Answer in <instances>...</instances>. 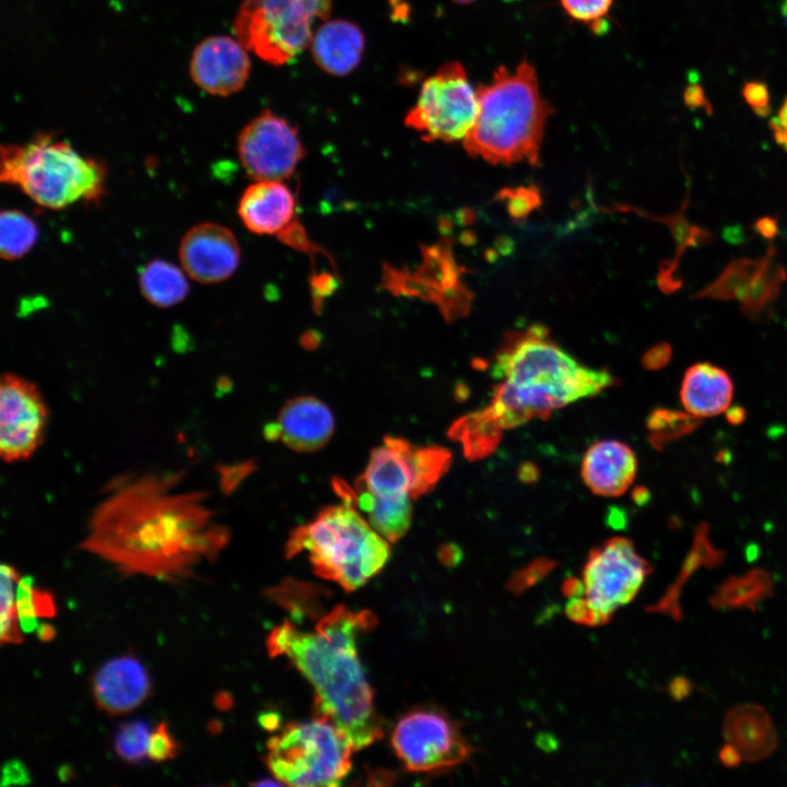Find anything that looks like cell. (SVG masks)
Here are the masks:
<instances>
[{"label": "cell", "instance_id": "obj_1", "mask_svg": "<svg viewBox=\"0 0 787 787\" xmlns=\"http://www.w3.org/2000/svg\"><path fill=\"white\" fill-rule=\"evenodd\" d=\"M183 471L120 475L109 482L87 520L80 549L122 576L179 583L202 560L227 544V527L214 521L209 493L180 489Z\"/></svg>", "mask_w": 787, "mask_h": 787}, {"label": "cell", "instance_id": "obj_2", "mask_svg": "<svg viewBox=\"0 0 787 787\" xmlns=\"http://www.w3.org/2000/svg\"><path fill=\"white\" fill-rule=\"evenodd\" d=\"M374 615L336 607L315 626L303 631L290 622L274 627L267 639L271 656L286 657L315 691L318 717L334 724L354 751L383 736L373 691L360 662L356 638L372 627Z\"/></svg>", "mask_w": 787, "mask_h": 787}, {"label": "cell", "instance_id": "obj_3", "mask_svg": "<svg viewBox=\"0 0 787 787\" xmlns=\"http://www.w3.org/2000/svg\"><path fill=\"white\" fill-rule=\"evenodd\" d=\"M500 380L486 407L497 425L519 426L614 384L606 369L580 364L549 337L541 325L509 332L492 368Z\"/></svg>", "mask_w": 787, "mask_h": 787}, {"label": "cell", "instance_id": "obj_4", "mask_svg": "<svg viewBox=\"0 0 787 787\" xmlns=\"http://www.w3.org/2000/svg\"><path fill=\"white\" fill-rule=\"evenodd\" d=\"M478 115L463 139L466 151L493 164H538L544 126L552 113L535 67L526 59L501 66L477 89Z\"/></svg>", "mask_w": 787, "mask_h": 787}, {"label": "cell", "instance_id": "obj_5", "mask_svg": "<svg viewBox=\"0 0 787 787\" xmlns=\"http://www.w3.org/2000/svg\"><path fill=\"white\" fill-rule=\"evenodd\" d=\"M1 181L36 204L60 210L79 201L95 203L105 193L106 168L52 134L1 148Z\"/></svg>", "mask_w": 787, "mask_h": 787}, {"label": "cell", "instance_id": "obj_6", "mask_svg": "<svg viewBox=\"0 0 787 787\" xmlns=\"http://www.w3.org/2000/svg\"><path fill=\"white\" fill-rule=\"evenodd\" d=\"M307 551L315 573L344 590L362 587L386 564L390 549L353 504L324 507L316 518L296 527L285 547L287 557Z\"/></svg>", "mask_w": 787, "mask_h": 787}, {"label": "cell", "instance_id": "obj_7", "mask_svg": "<svg viewBox=\"0 0 787 787\" xmlns=\"http://www.w3.org/2000/svg\"><path fill=\"white\" fill-rule=\"evenodd\" d=\"M650 573L651 566L632 541L623 537L604 541L590 551L582 579H568L565 585L571 597L568 618L589 625L606 623L635 598Z\"/></svg>", "mask_w": 787, "mask_h": 787}, {"label": "cell", "instance_id": "obj_8", "mask_svg": "<svg viewBox=\"0 0 787 787\" xmlns=\"http://www.w3.org/2000/svg\"><path fill=\"white\" fill-rule=\"evenodd\" d=\"M267 764L285 785L338 786L351 768L354 748L330 720L317 717L287 725L267 743Z\"/></svg>", "mask_w": 787, "mask_h": 787}, {"label": "cell", "instance_id": "obj_9", "mask_svg": "<svg viewBox=\"0 0 787 787\" xmlns=\"http://www.w3.org/2000/svg\"><path fill=\"white\" fill-rule=\"evenodd\" d=\"M330 0H243L234 22L238 42L272 64H283L312 42L315 19H328Z\"/></svg>", "mask_w": 787, "mask_h": 787}, {"label": "cell", "instance_id": "obj_10", "mask_svg": "<svg viewBox=\"0 0 787 787\" xmlns=\"http://www.w3.org/2000/svg\"><path fill=\"white\" fill-rule=\"evenodd\" d=\"M478 95L463 66L449 61L422 84L404 122L425 141L463 140L478 115Z\"/></svg>", "mask_w": 787, "mask_h": 787}, {"label": "cell", "instance_id": "obj_11", "mask_svg": "<svg viewBox=\"0 0 787 787\" xmlns=\"http://www.w3.org/2000/svg\"><path fill=\"white\" fill-rule=\"evenodd\" d=\"M391 744L412 772L450 768L471 753L460 727L436 708H418L404 715L392 731Z\"/></svg>", "mask_w": 787, "mask_h": 787}, {"label": "cell", "instance_id": "obj_12", "mask_svg": "<svg viewBox=\"0 0 787 787\" xmlns=\"http://www.w3.org/2000/svg\"><path fill=\"white\" fill-rule=\"evenodd\" d=\"M237 153L246 174L256 181L282 180L293 174L305 150L294 126L265 110L239 133Z\"/></svg>", "mask_w": 787, "mask_h": 787}, {"label": "cell", "instance_id": "obj_13", "mask_svg": "<svg viewBox=\"0 0 787 787\" xmlns=\"http://www.w3.org/2000/svg\"><path fill=\"white\" fill-rule=\"evenodd\" d=\"M48 409L38 387L5 373L0 383V455L9 463L28 459L44 439Z\"/></svg>", "mask_w": 787, "mask_h": 787}, {"label": "cell", "instance_id": "obj_14", "mask_svg": "<svg viewBox=\"0 0 787 787\" xmlns=\"http://www.w3.org/2000/svg\"><path fill=\"white\" fill-rule=\"evenodd\" d=\"M178 252L185 273L203 284L228 279L240 260V248L234 233L211 222L189 228L180 240Z\"/></svg>", "mask_w": 787, "mask_h": 787}, {"label": "cell", "instance_id": "obj_15", "mask_svg": "<svg viewBox=\"0 0 787 787\" xmlns=\"http://www.w3.org/2000/svg\"><path fill=\"white\" fill-rule=\"evenodd\" d=\"M237 40L227 36H211L193 50L190 74L193 82L213 95H230L248 80L250 60Z\"/></svg>", "mask_w": 787, "mask_h": 787}, {"label": "cell", "instance_id": "obj_16", "mask_svg": "<svg viewBox=\"0 0 787 787\" xmlns=\"http://www.w3.org/2000/svg\"><path fill=\"white\" fill-rule=\"evenodd\" d=\"M91 689L102 710L120 715L133 710L149 697L152 682L137 657L122 655L107 660L95 671Z\"/></svg>", "mask_w": 787, "mask_h": 787}, {"label": "cell", "instance_id": "obj_17", "mask_svg": "<svg viewBox=\"0 0 787 787\" xmlns=\"http://www.w3.org/2000/svg\"><path fill=\"white\" fill-rule=\"evenodd\" d=\"M277 423L282 443L299 453L322 448L334 430L330 409L313 396H298L286 401L279 412Z\"/></svg>", "mask_w": 787, "mask_h": 787}, {"label": "cell", "instance_id": "obj_18", "mask_svg": "<svg viewBox=\"0 0 787 787\" xmlns=\"http://www.w3.org/2000/svg\"><path fill=\"white\" fill-rule=\"evenodd\" d=\"M637 459L632 448L619 441L604 439L592 444L582 462V477L587 488L601 496H620L633 483Z\"/></svg>", "mask_w": 787, "mask_h": 787}, {"label": "cell", "instance_id": "obj_19", "mask_svg": "<svg viewBox=\"0 0 787 787\" xmlns=\"http://www.w3.org/2000/svg\"><path fill=\"white\" fill-rule=\"evenodd\" d=\"M295 207L293 192L281 180H258L243 192L237 213L250 232L271 235L291 223Z\"/></svg>", "mask_w": 787, "mask_h": 787}, {"label": "cell", "instance_id": "obj_20", "mask_svg": "<svg viewBox=\"0 0 787 787\" xmlns=\"http://www.w3.org/2000/svg\"><path fill=\"white\" fill-rule=\"evenodd\" d=\"M723 735L747 762L770 756L778 745L777 732L767 710L754 703L733 706L725 716Z\"/></svg>", "mask_w": 787, "mask_h": 787}, {"label": "cell", "instance_id": "obj_21", "mask_svg": "<svg viewBox=\"0 0 787 787\" xmlns=\"http://www.w3.org/2000/svg\"><path fill=\"white\" fill-rule=\"evenodd\" d=\"M310 43L316 64L325 72L338 77L353 71L365 49V37L361 28L340 19L322 24Z\"/></svg>", "mask_w": 787, "mask_h": 787}, {"label": "cell", "instance_id": "obj_22", "mask_svg": "<svg viewBox=\"0 0 787 787\" xmlns=\"http://www.w3.org/2000/svg\"><path fill=\"white\" fill-rule=\"evenodd\" d=\"M732 396L733 383L725 369L702 362L685 371L680 399L688 413L698 419L715 416L730 407Z\"/></svg>", "mask_w": 787, "mask_h": 787}, {"label": "cell", "instance_id": "obj_23", "mask_svg": "<svg viewBox=\"0 0 787 787\" xmlns=\"http://www.w3.org/2000/svg\"><path fill=\"white\" fill-rule=\"evenodd\" d=\"M384 443L396 449L411 470L410 496L416 500L434 489L448 471L453 457L448 449L437 446H414L404 438L385 436Z\"/></svg>", "mask_w": 787, "mask_h": 787}, {"label": "cell", "instance_id": "obj_24", "mask_svg": "<svg viewBox=\"0 0 787 787\" xmlns=\"http://www.w3.org/2000/svg\"><path fill=\"white\" fill-rule=\"evenodd\" d=\"M708 529L709 526L706 522L697 525L693 536L692 548L683 561L676 582L667 589L665 596L655 606L648 608L649 611L666 613L674 621H681L682 609L680 606V594L686 580L702 566L714 569L723 564L726 554L723 550H718L713 545L709 540Z\"/></svg>", "mask_w": 787, "mask_h": 787}, {"label": "cell", "instance_id": "obj_25", "mask_svg": "<svg viewBox=\"0 0 787 787\" xmlns=\"http://www.w3.org/2000/svg\"><path fill=\"white\" fill-rule=\"evenodd\" d=\"M355 506L368 517L369 525L387 541L397 542L411 526L412 504L409 494L380 497L355 483Z\"/></svg>", "mask_w": 787, "mask_h": 787}, {"label": "cell", "instance_id": "obj_26", "mask_svg": "<svg viewBox=\"0 0 787 787\" xmlns=\"http://www.w3.org/2000/svg\"><path fill=\"white\" fill-rule=\"evenodd\" d=\"M355 483L380 497L401 496L410 492L411 470L401 454L384 443L371 451L365 472Z\"/></svg>", "mask_w": 787, "mask_h": 787}, {"label": "cell", "instance_id": "obj_27", "mask_svg": "<svg viewBox=\"0 0 787 787\" xmlns=\"http://www.w3.org/2000/svg\"><path fill=\"white\" fill-rule=\"evenodd\" d=\"M772 575L762 568H753L743 575L726 578L709 598L714 609L745 608L756 611V606L774 594Z\"/></svg>", "mask_w": 787, "mask_h": 787}, {"label": "cell", "instance_id": "obj_28", "mask_svg": "<svg viewBox=\"0 0 787 787\" xmlns=\"http://www.w3.org/2000/svg\"><path fill=\"white\" fill-rule=\"evenodd\" d=\"M775 247H768L761 258H740L731 261L716 280L695 294L696 298L741 302L766 265L775 257Z\"/></svg>", "mask_w": 787, "mask_h": 787}, {"label": "cell", "instance_id": "obj_29", "mask_svg": "<svg viewBox=\"0 0 787 787\" xmlns=\"http://www.w3.org/2000/svg\"><path fill=\"white\" fill-rule=\"evenodd\" d=\"M186 275L180 268L169 261L152 260L140 271L141 294L156 307L166 308L177 305L189 292Z\"/></svg>", "mask_w": 787, "mask_h": 787}, {"label": "cell", "instance_id": "obj_30", "mask_svg": "<svg viewBox=\"0 0 787 787\" xmlns=\"http://www.w3.org/2000/svg\"><path fill=\"white\" fill-rule=\"evenodd\" d=\"M501 432L502 428L485 408L456 420L447 434L450 439L461 443L465 455L470 460H477L494 450Z\"/></svg>", "mask_w": 787, "mask_h": 787}, {"label": "cell", "instance_id": "obj_31", "mask_svg": "<svg viewBox=\"0 0 787 787\" xmlns=\"http://www.w3.org/2000/svg\"><path fill=\"white\" fill-rule=\"evenodd\" d=\"M15 608L22 632L32 633L38 626V618H54L56 602L51 592L35 585L32 576H22L16 584Z\"/></svg>", "mask_w": 787, "mask_h": 787}, {"label": "cell", "instance_id": "obj_32", "mask_svg": "<svg viewBox=\"0 0 787 787\" xmlns=\"http://www.w3.org/2000/svg\"><path fill=\"white\" fill-rule=\"evenodd\" d=\"M0 226V254L5 260L22 258L37 240L36 223L20 210H2Z\"/></svg>", "mask_w": 787, "mask_h": 787}, {"label": "cell", "instance_id": "obj_33", "mask_svg": "<svg viewBox=\"0 0 787 787\" xmlns=\"http://www.w3.org/2000/svg\"><path fill=\"white\" fill-rule=\"evenodd\" d=\"M786 280V269L772 259L740 302L743 314L750 318L759 316L778 296Z\"/></svg>", "mask_w": 787, "mask_h": 787}, {"label": "cell", "instance_id": "obj_34", "mask_svg": "<svg viewBox=\"0 0 787 787\" xmlns=\"http://www.w3.org/2000/svg\"><path fill=\"white\" fill-rule=\"evenodd\" d=\"M700 424V419L688 412L656 409L647 419V427L650 431L649 442L656 448H660L674 438L690 434Z\"/></svg>", "mask_w": 787, "mask_h": 787}, {"label": "cell", "instance_id": "obj_35", "mask_svg": "<svg viewBox=\"0 0 787 787\" xmlns=\"http://www.w3.org/2000/svg\"><path fill=\"white\" fill-rule=\"evenodd\" d=\"M1 574V618H0V641L1 645H19L23 642V635L19 624L14 586L21 576L17 569L10 563H2Z\"/></svg>", "mask_w": 787, "mask_h": 787}, {"label": "cell", "instance_id": "obj_36", "mask_svg": "<svg viewBox=\"0 0 787 787\" xmlns=\"http://www.w3.org/2000/svg\"><path fill=\"white\" fill-rule=\"evenodd\" d=\"M151 728L144 719H133L124 723L116 730L114 749L116 754L125 762L137 764L148 755Z\"/></svg>", "mask_w": 787, "mask_h": 787}, {"label": "cell", "instance_id": "obj_37", "mask_svg": "<svg viewBox=\"0 0 787 787\" xmlns=\"http://www.w3.org/2000/svg\"><path fill=\"white\" fill-rule=\"evenodd\" d=\"M572 19L587 24L596 33L603 32L613 0H560Z\"/></svg>", "mask_w": 787, "mask_h": 787}, {"label": "cell", "instance_id": "obj_38", "mask_svg": "<svg viewBox=\"0 0 787 787\" xmlns=\"http://www.w3.org/2000/svg\"><path fill=\"white\" fill-rule=\"evenodd\" d=\"M178 750L179 744L171 732L168 723L166 720L160 721L151 732L148 757L155 763H162L174 760L178 754Z\"/></svg>", "mask_w": 787, "mask_h": 787}, {"label": "cell", "instance_id": "obj_39", "mask_svg": "<svg viewBox=\"0 0 787 787\" xmlns=\"http://www.w3.org/2000/svg\"><path fill=\"white\" fill-rule=\"evenodd\" d=\"M220 490L225 494H232L237 486L256 469L254 459L232 465H218Z\"/></svg>", "mask_w": 787, "mask_h": 787}, {"label": "cell", "instance_id": "obj_40", "mask_svg": "<svg viewBox=\"0 0 787 787\" xmlns=\"http://www.w3.org/2000/svg\"><path fill=\"white\" fill-rule=\"evenodd\" d=\"M32 775L20 759H10L2 765L1 786H25L31 784Z\"/></svg>", "mask_w": 787, "mask_h": 787}, {"label": "cell", "instance_id": "obj_41", "mask_svg": "<svg viewBox=\"0 0 787 787\" xmlns=\"http://www.w3.org/2000/svg\"><path fill=\"white\" fill-rule=\"evenodd\" d=\"M744 97L756 114L765 116L770 111L768 91L763 84L754 82L747 84L744 87Z\"/></svg>", "mask_w": 787, "mask_h": 787}, {"label": "cell", "instance_id": "obj_42", "mask_svg": "<svg viewBox=\"0 0 787 787\" xmlns=\"http://www.w3.org/2000/svg\"><path fill=\"white\" fill-rule=\"evenodd\" d=\"M671 353V346L668 343H660L645 354L643 365L648 369L662 368L670 361Z\"/></svg>", "mask_w": 787, "mask_h": 787}, {"label": "cell", "instance_id": "obj_43", "mask_svg": "<svg viewBox=\"0 0 787 787\" xmlns=\"http://www.w3.org/2000/svg\"><path fill=\"white\" fill-rule=\"evenodd\" d=\"M770 127L776 142L787 151V97L777 115L770 121Z\"/></svg>", "mask_w": 787, "mask_h": 787}, {"label": "cell", "instance_id": "obj_44", "mask_svg": "<svg viewBox=\"0 0 787 787\" xmlns=\"http://www.w3.org/2000/svg\"><path fill=\"white\" fill-rule=\"evenodd\" d=\"M668 691L676 701H682L693 691V683L685 677H676L669 684Z\"/></svg>", "mask_w": 787, "mask_h": 787}, {"label": "cell", "instance_id": "obj_45", "mask_svg": "<svg viewBox=\"0 0 787 787\" xmlns=\"http://www.w3.org/2000/svg\"><path fill=\"white\" fill-rule=\"evenodd\" d=\"M718 757L720 763L726 767H737L742 760L738 749L729 742L719 750Z\"/></svg>", "mask_w": 787, "mask_h": 787}, {"label": "cell", "instance_id": "obj_46", "mask_svg": "<svg viewBox=\"0 0 787 787\" xmlns=\"http://www.w3.org/2000/svg\"><path fill=\"white\" fill-rule=\"evenodd\" d=\"M754 230L764 238L772 239L778 233V223L775 218L764 216L754 224Z\"/></svg>", "mask_w": 787, "mask_h": 787}, {"label": "cell", "instance_id": "obj_47", "mask_svg": "<svg viewBox=\"0 0 787 787\" xmlns=\"http://www.w3.org/2000/svg\"><path fill=\"white\" fill-rule=\"evenodd\" d=\"M540 471L536 465L526 462L518 469V477L522 482H535L539 478Z\"/></svg>", "mask_w": 787, "mask_h": 787}, {"label": "cell", "instance_id": "obj_48", "mask_svg": "<svg viewBox=\"0 0 787 787\" xmlns=\"http://www.w3.org/2000/svg\"><path fill=\"white\" fill-rule=\"evenodd\" d=\"M35 632L38 641L44 643L51 642L57 635L55 626L48 622L39 623Z\"/></svg>", "mask_w": 787, "mask_h": 787}, {"label": "cell", "instance_id": "obj_49", "mask_svg": "<svg viewBox=\"0 0 787 787\" xmlns=\"http://www.w3.org/2000/svg\"><path fill=\"white\" fill-rule=\"evenodd\" d=\"M725 412L726 420L732 425H739L745 420V410L740 406L729 407Z\"/></svg>", "mask_w": 787, "mask_h": 787}, {"label": "cell", "instance_id": "obj_50", "mask_svg": "<svg viewBox=\"0 0 787 787\" xmlns=\"http://www.w3.org/2000/svg\"><path fill=\"white\" fill-rule=\"evenodd\" d=\"M441 559L444 560L446 563H455L456 560H458V555H460V551L457 550V547L455 544H445L441 549Z\"/></svg>", "mask_w": 787, "mask_h": 787}, {"label": "cell", "instance_id": "obj_51", "mask_svg": "<svg viewBox=\"0 0 787 787\" xmlns=\"http://www.w3.org/2000/svg\"><path fill=\"white\" fill-rule=\"evenodd\" d=\"M57 776L60 782L68 783L74 777V768L70 764H62L57 771Z\"/></svg>", "mask_w": 787, "mask_h": 787}, {"label": "cell", "instance_id": "obj_52", "mask_svg": "<svg viewBox=\"0 0 787 787\" xmlns=\"http://www.w3.org/2000/svg\"><path fill=\"white\" fill-rule=\"evenodd\" d=\"M649 498V491L645 488H638L633 492V500L637 505H645Z\"/></svg>", "mask_w": 787, "mask_h": 787}, {"label": "cell", "instance_id": "obj_53", "mask_svg": "<svg viewBox=\"0 0 787 787\" xmlns=\"http://www.w3.org/2000/svg\"><path fill=\"white\" fill-rule=\"evenodd\" d=\"M232 698L227 693H218L214 697V704L219 709H226L231 706Z\"/></svg>", "mask_w": 787, "mask_h": 787}, {"label": "cell", "instance_id": "obj_54", "mask_svg": "<svg viewBox=\"0 0 787 787\" xmlns=\"http://www.w3.org/2000/svg\"><path fill=\"white\" fill-rule=\"evenodd\" d=\"M218 393H226L232 388V383L228 378L222 377L219 379V383L216 385Z\"/></svg>", "mask_w": 787, "mask_h": 787}, {"label": "cell", "instance_id": "obj_55", "mask_svg": "<svg viewBox=\"0 0 787 787\" xmlns=\"http://www.w3.org/2000/svg\"><path fill=\"white\" fill-rule=\"evenodd\" d=\"M319 339L316 338V336L309 337V334H305V337L302 339V343L307 349H313L318 344Z\"/></svg>", "mask_w": 787, "mask_h": 787}, {"label": "cell", "instance_id": "obj_56", "mask_svg": "<svg viewBox=\"0 0 787 787\" xmlns=\"http://www.w3.org/2000/svg\"><path fill=\"white\" fill-rule=\"evenodd\" d=\"M219 723L216 720L210 721L208 729L211 733H216L219 731Z\"/></svg>", "mask_w": 787, "mask_h": 787}, {"label": "cell", "instance_id": "obj_57", "mask_svg": "<svg viewBox=\"0 0 787 787\" xmlns=\"http://www.w3.org/2000/svg\"><path fill=\"white\" fill-rule=\"evenodd\" d=\"M756 553L757 550L754 547H751V549H749L747 552L749 561L753 560Z\"/></svg>", "mask_w": 787, "mask_h": 787}, {"label": "cell", "instance_id": "obj_58", "mask_svg": "<svg viewBox=\"0 0 787 787\" xmlns=\"http://www.w3.org/2000/svg\"><path fill=\"white\" fill-rule=\"evenodd\" d=\"M782 13H783V16H784V19H785V21H786V24H787V0H785L784 3H783Z\"/></svg>", "mask_w": 787, "mask_h": 787}, {"label": "cell", "instance_id": "obj_59", "mask_svg": "<svg viewBox=\"0 0 787 787\" xmlns=\"http://www.w3.org/2000/svg\"><path fill=\"white\" fill-rule=\"evenodd\" d=\"M454 1L457 3L466 4V3L473 2L474 0H454Z\"/></svg>", "mask_w": 787, "mask_h": 787}]
</instances>
